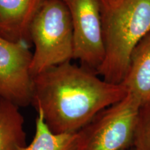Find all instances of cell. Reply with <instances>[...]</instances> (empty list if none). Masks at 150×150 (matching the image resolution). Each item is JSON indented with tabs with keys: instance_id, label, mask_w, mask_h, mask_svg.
I'll return each mask as SVG.
<instances>
[{
	"instance_id": "13",
	"label": "cell",
	"mask_w": 150,
	"mask_h": 150,
	"mask_svg": "<svg viewBox=\"0 0 150 150\" xmlns=\"http://www.w3.org/2000/svg\"><path fill=\"white\" fill-rule=\"evenodd\" d=\"M122 150H137V149L134 147V146H131V147L125 148V149H122Z\"/></svg>"
},
{
	"instance_id": "10",
	"label": "cell",
	"mask_w": 150,
	"mask_h": 150,
	"mask_svg": "<svg viewBox=\"0 0 150 150\" xmlns=\"http://www.w3.org/2000/svg\"><path fill=\"white\" fill-rule=\"evenodd\" d=\"M77 140V132L61 134L52 132L45 122L42 112L37 111L34 138L22 150H76Z\"/></svg>"
},
{
	"instance_id": "11",
	"label": "cell",
	"mask_w": 150,
	"mask_h": 150,
	"mask_svg": "<svg viewBox=\"0 0 150 150\" xmlns=\"http://www.w3.org/2000/svg\"><path fill=\"white\" fill-rule=\"evenodd\" d=\"M132 146L137 150H150V102L140 107Z\"/></svg>"
},
{
	"instance_id": "12",
	"label": "cell",
	"mask_w": 150,
	"mask_h": 150,
	"mask_svg": "<svg viewBox=\"0 0 150 150\" xmlns=\"http://www.w3.org/2000/svg\"><path fill=\"white\" fill-rule=\"evenodd\" d=\"M124 0H99L101 7H112L115 6L122 2Z\"/></svg>"
},
{
	"instance_id": "5",
	"label": "cell",
	"mask_w": 150,
	"mask_h": 150,
	"mask_svg": "<svg viewBox=\"0 0 150 150\" xmlns=\"http://www.w3.org/2000/svg\"><path fill=\"white\" fill-rule=\"evenodd\" d=\"M72 26L73 59L96 72L104 61L105 49L99 0H63Z\"/></svg>"
},
{
	"instance_id": "2",
	"label": "cell",
	"mask_w": 150,
	"mask_h": 150,
	"mask_svg": "<svg viewBox=\"0 0 150 150\" xmlns=\"http://www.w3.org/2000/svg\"><path fill=\"white\" fill-rule=\"evenodd\" d=\"M101 13L105 55L95 73L105 81L121 84L133 51L150 34V0H124L101 7Z\"/></svg>"
},
{
	"instance_id": "6",
	"label": "cell",
	"mask_w": 150,
	"mask_h": 150,
	"mask_svg": "<svg viewBox=\"0 0 150 150\" xmlns=\"http://www.w3.org/2000/svg\"><path fill=\"white\" fill-rule=\"evenodd\" d=\"M32 57L28 42H14L0 35V97L18 107L31 102Z\"/></svg>"
},
{
	"instance_id": "4",
	"label": "cell",
	"mask_w": 150,
	"mask_h": 150,
	"mask_svg": "<svg viewBox=\"0 0 150 150\" xmlns=\"http://www.w3.org/2000/svg\"><path fill=\"white\" fill-rule=\"evenodd\" d=\"M140 107L128 93L77 131L76 150H122L132 146Z\"/></svg>"
},
{
	"instance_id": "7",
	"label": "cell",
	"mask_w": 150,
	"mask_h": 150,
	"mask_svg": "<svg viewBox=\"0 0 150 150\" xmlns=\"http://www.w3.org/2000/svg\"><path fill=\"white\" fill-rule=\"evenodd\" d=\"M42 1L0 0V35L14 42L30 41V26Z\"/></svg>"
},
{
	"instance_id": "8",
	"label": "cell",
	"mask_w": 150,
	"mask_h": 150,
	"mask_svg": "<svg viewBox=\"0 0 150 150\" xmlns=\"http://www.w3.org/2000/svg\"><path fill=\"white\" fill-rule=\"evenodd\" d=\"M121 84L139 101L141 106L150 102V34L133 51Z\"/></svg>"
},
{
	"instance_id": "1",
	"label": "cell",
	"mask_w": 150,
	"mask_h": 150,
	"mask_svg": "<svg viewBox=\"0 0 150 150\" xmlns=\"http://www.w3.org/2000/svg\"><path fill=\"white\" fill-rule=\"evenodd\" d=\"M127 93L122 84L105 81L87 67L68 61L33 76L31 104L42 112L52 132L72 134Z\"/></svg>"
},
{
	"instance_id": "9",
	"label": "cell",
	"mask_w": 150,
	"mask_h": 150,
	"mask_svg": "<svg viewBox=\"0 0 150 150\" xmlns=\"http://www.w3.org/2000/svg\"><path fill=\"white\" fill-rule=\"evenodd\" d=\"M24 122L18 106L0 97V150H22L27 145Z\"/></svg>"
},
{
	"instance_id": "3",
	"label": "cell",
	"mask_w": 150,
	"mask_h": 150,
	"mask_svg": "<svg viewBox=\"0 0 150 150\" xmlns=\"http://www.w3.org/2000/svg\"><path fill=\"white\" fill-rule=\"evenodd\" d=\"M29 37L35 48L31 65L33 77L73 59L72 22L63 0H43L31 22Z\"/></svg>"
}]
</instances>
